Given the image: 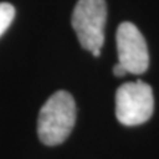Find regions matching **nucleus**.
<instances>
[{
	"label": "nucleus",
	"mask_w": 159,
	"mask_h": 159,
	"mask_svg": "<svg viewBox=\"0 0 159 159\" xmlns=\"http://www.w3.org/2000/svg\"><path fill=\"white\" fill-rule=\"evenodd\" d=\"M76 123V102L68 92L52 94L37 119V134L44 145L56 146L66 141Z\"/></svg>",
	"instance_id": "nucleus-1"
},
{
	"label": "nucleus",
	"mask_w": 159,
	"mask_h": 159,
	"mask_svg": "<svg viewBox=\"0 0 159 159\" xmlns=\"http://www.w3.org/2000/svg\"><path fill=\"white\" fill-rule=\"evenodd\" d=\"M107 8L105 0H78L72 15V25L84 49L99 57L105 41Z\"/></svg>",
	"instance_id": "nucleus-2"
},
{
	"label": "nucleus",
	"mask_w": 159,
	"mask_h": 159,
	"mask_svg": "<svg viewBox=\"0 0 159 159\" xmlns=\"http://www.w3.org/2000/svg\"><path fill=\"white\" fill-rule=\"evenodd\" d=\"M154 113L152 89L146 82L134 81L122 84L116 94V116L125 126L142 125Z\"/></svg>",
	"instance_id": "nucleus-3"
},
{
	"label": "nucleus",
	"mask_w": 159,
	"mask_h": 159,
	"mask_svg": "<svg viewBox=\"0 0 159 159\" xmlns=\"http://www.w3.org/2000/svg\"><path fill=\"white\" fill-rule=\"evenodd\" d=\"M118 62L127 73L142 74L148 68V49L146 40L133 23L125 21L117 31Z\"/></svg>",
	"instance_id": "nucleus-4"
},
{
	"label": "nucleus",
	"mask_w": 159,
	"mask_h": 159,
	"mask_svg": "<svg viewBox=\"0 0 159 159\" xmlns=\"http://www.w3.org/2000/svg\"><path fill=\"white\" fill-rule=\"evenodd\" d=\"M15 19V7L9 3H0V36L8 29Z\"/></svg>",
	"instance_id": "nucleus-5"
},
{
	"label": "nucleus",
	"mask_w": 159,
	"mask_h": 159,
	"mask_svg": "<svg viewBox=\"0 0 159 159\" xmlns=\"http://www.w3.org/2000/svg\"><path fill=\"white\" fill-rule=\"evenodd\" d=\"M113 73H114V76H116V77H123V76H125V74H127L126 69L123 68V66H122L119 62L114 65V68H113Z\"/></svg>",
	"instance_id": "nucleus-6"
}]
</instances>
